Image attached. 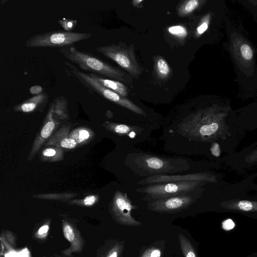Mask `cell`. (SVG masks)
Here are the masks:
<instances>
[{
	"label": "cell",
	"mask_w": 257,
	"mask_h": 257,
	"mask_svg": "<svg viewBox=\"0 0 257 257\" xmlns=\"http://www.w3.org/2000/svg\"><path fill=\"white\" fill-rule=\"evenodd\" d=\"M96 50L105 57L112 60L130 75L138 78L143 69L138 63L132 45L119 42L109 45L98 47Z\"/></svg>",
	"instance_id": "3"
},
{
	"label": "cell",
	"mask_w": 257,
	"mask_h": 257,
	"mask_svg": "<svg viewBox=\"0 0 257 257\" xmlns=\"http://www.w3.org/2000/svg\"><path fill=\"white\" fill-rule=\"evenodd\" d=\"M77 20L67 18H63L59 20L58 24L66 31L71 32L74 29L77 24Z\"/></svg>",
	"instance_id": "19"
},
{
	"label": "cell",
	"mask_w": 257,
	"mask_h": 257,
	"mask_svg": "<svg viewBox=\"0 0 257 257\" xmlns=\"http://www.w3.org/2000/svg\"><path fill=\"white\" fill-rule=\"evenodd\" d=\"M199 5L198 0L185 1L178 9V14L180 17L186 16L195 11Z\"/></svg>",
	"instance_id": "16"
},
{
	"label": "cell",
	"mask_w": 257,
	"mask_h": 257,
	"mask_svg": "<svg viewBox=\"0 0 257 257\" xmlns=\"http://www.w3.org/2000/svg\"><path fill=\"white\" fill-rule=\"evenodd\" d=\"M54 123L53 121L48 122L43 127L41 132V136L43 138H48L51 134L54 128Z\"/></svg>",
	"instance_id": "21"
},
{
	"label": "cell",
	"mask_w": 257,
	"mask_h": 257,
	"mask_svg": "<svg viewBox=\"0 0 257 257\" xmlns=\"http://www.w3.org/2000/svg\"><path fill=\"white\" fill-rule=\"evenodd\" d=\"M210 150L211 154L215 157H219L221 155V150L218 143H213L210 146Z\"/></svg>",
	"instance_id": "24"
},
{
	"label": "cell",
	"mask_w": 257,
	"mask_h": 257,
	"mask_svg": "<svg viewBox=\"0 0 257 257\" xmlns=\"http://www.w3.org/2000/svg\"><path fill=\"white\" fill-rule=\"evenodd\" d=\"M191 201V198L189 196H178L157 201L155 203L161 208L171 210L183 207Z\"/></svg>",
	"instance_id": "10"
},
{
	"label": "cell",
	"mask_w": 257,
	"mask_h": 257,
	"mask_svg": "<svg viewBox=\"0 0 257 257\" xmlns=\"http://www.w3.org/2000/svg\"><path fill=\"white\" fill-rule=\"evenodd\" d=\"M43 154L45 156L52 157L56 154V151L52 149H47L43 151Z\"/></svg>",
	"instance_id": "31"
},
{
	"label": "cell",
	"mask_w": 257,
	"mask_h": 257,
	"mask_svg": "<svg viewBox=\"0 0 257 257\" xmlns=\"http://www.w3.org/2000/svg\"><path fill=\"white\" fill-rule=\"evenodd\" d=\"M168 31L170 34L181 38H185L187 35L186 29L181 25L171 26Z\"/></svg>",
	"instance_id": "18"
},
{
	"label": "cell",
	"mask_w": 257,
	"mask_h": 257,
	"mask_svg": "<svg viewBox=\"0 0 257 257\" xmlns=\"http://www.w3.org/2000/svg\"><path fill=\"white\" fill-rule=\"evenodd\" d=\"M223 207L227 209L244 212L257 211V201L246 200L235 201L225 203Z\"/></svg>",
	"instance_id": "13"
},
{
	"label": "cell",
	"mask_w": 257,
	"mask_h": 257,
	"mask_svg": "<svg viewBox=\"0 0 257 257\" xmlns=\"http://www.w3.org/2000/svg\"><path fill=\"white\" fill-rule=\"evenodd\" d=\"M33 231V237L38 241H44L48 236L51 221L47 220L39 223Z\"/></svg>",
	"instance_id": "14"
},
{
	"label": "cell",
	"mask_w": 257,
	"mask_h": 257,
	"mask_svg": "<svg viewBox=\"0 0 257 257\" xmlns=\"http://www.w3.org/2000/svg\"><path fill=\"white\" fill-rule=\"evenodd\" d=\"M48 99V94L43 92L24 101L17 106V108L24 112H32L36 109L38 106L46 104Z\"/></svg>",
	"instance_id": "8"
},
{
	"label": "cell",
	"mask_w": 257,
	"mask_h": 257,
	"mask_svg": "<svg viewBox=\"0 0 257 257\" xmlns=\"http://www.w3.org/2000/svg\"><path fill=\"white\" fill-rule=\"evenodd\" d=\"M160 176V177H152L151 179H149L150 180L149 182H166V181H179V182H185V181H194V180H196L199 181V180H208L210 179L209 177H207L206 175L203 174H191L187 175H183V176Z\"/></svg>",
	"instance_id": "12"
},
{
	"label": "cell",
	"mask_w": 257,
	"mask_h": 257,
	"mask_svg": "<svg viewBox=\"0 0 257 257\" xmlns=\"http://www.w3.org/2000/svg\"><path fill=\"white\" fill-rule=\"evenodd\" d=\"M60 144L63 148L72 149L75 147L77 143L73 139L66 138L61 141Z\"/></svg>",
	"instance_id": "23"
},
{
	"label": "cell",
	"mask_w": 257,
	"mask_h": 257,
	"mask_svg": "<svg viewBox=\"0 0 257 257\" xmlns=\"http://www.w3.org/2000/svg\"><path fill=\"white\" fill-rule=\"evenodd\" d=\"M88 33L69 32L65 30L53 31L38 34L28 39L25 46L28 48H59L73 45L75 43L89 39Z\"/></svg>",
	"instance_id": "2"
},
{
	"label": "cell",
	"mask_w": 257,
	"mask_h": 257,
	"mask_svg": "<svg viewBox=\"0 0 257 257\" xmlns=\"http://www.w3.org/2000/svg\"><path fill=\"white\" fill-rule=\"evenodd\" d=\"M96 200V197L94 196L89 195L84 199L83 204L86 206H91L95 203Z\"/></svg>",
	"instance_id": "27"
},
{
	"label": "cell",
	"mask_w": 257,
	"mask_h": 257,
	"mask_svg": "<svg viewBox=\"0 0 257 257\" xmlns=\"http://www.w3.org/2000/svg\"><path fill=\"white\" fill-rule=\"evenodd\" d=\"M186 257H196V255L193 251H190L187 253Z\"/></svg>",
	"instance_id": "33"
},
{
	"label": "cell",
	"mask_w": 257,
	"mask_h": 257,
	"mask_svg": "<svg viewBox=\"0 0 257 257\" xmlns=\"http://www.w3.org/2000/svg\"><path fill=\"white\" fill-rule=\"evenodd\" d=\"M147 166L153 169H159L164 166L163 161L156 157H151L146 160Z\"/></svg>",
	"instance_id": "20"
},
{
	"label": "cell",
	"mask_w": 257,
	"mask_h": 257,
	"mask_svg": "<svg viewBox=\"0 0 257 257\" xmlns=\"http://www.w3.org/2000/svg\"><path fill=\"white\" fill-rule=\"evenodd\" d=\"M155 70L159 77L162 79H167L171 74V69L168 63L161 57L156 61Z\"/></svg>",
	"instance_id": "15"
},
{
	"label": "cell",
	"mask_w": 257,
	"mask_h": 257,
	"mask_svg": "<svg viewBox=\"0 0 257 257\" xmlns=\"http://www.w3.org/2000/svg\"><path fill=\"white\" fill-rule=\"evenodd\" d=\"M160 251L158 249H155L152 252L150 257H160Z\"/></svg>",
	"instance_id": "32"
},
{
	"label": "cell",
	"mask_w": 257,
	"mask_h": 257,
	"mask_svg": "<svg viewBox=\"0 0 257 257\" xmlns=\"http://www.w3.org/2000/svg\"><path fill=\"white\" fill-rule=\"evenodd\" d=\"M43 88L41 86L38 85H33L29 88L30 92L32 94L35 95L39 94L43 92Z\"/></svg>",
	"instance_id": "28"
},
{
	"label": "cell",
	"mask_w": 257,
	"mask_h": 257,
	"mask_svg": "<svg viewBox=\"0 0 257 257\" xmlns=\"http://www.w3.org/2000/svg\"><path fill=\"white\" fill-rule=\"evenodd\" d=\"M132 206L127 199L118 192L114 199L113 212L117 218L120 216H129Z\"/></svg>",
	"instance_id": "11"
},
{
	"label": "cell",
	"mask_w": 257,
	"mask_h": 257,
	"mask_svg": "<svg viewBox=\"0 0 257 257\" xmlns=\"http://www.w3.org/2000/svg\"><path fill=\"white\" fill-rule=\"evenodd\" d=\"M69 72L76 79L90 92H95L106 99L124 107L136 113L144 115V111L126 97L104 87L92 79L88 73L80 71L70 63L65 62Z\"/></svg>",
	"instance_id": "4"
},
{
	"label": "cell",
	"mask_w": 257,
	"mask_h": 257,
	"mask_svg": "<svg viewBox=\"0 0 257 257\" xmlns=\"http://www.w3.org/2000/svg\"><path fill=\"white\" fill-rule=\"evenodd\" d=\"M234 226V222L232 219L229 218L224 220L222 222V227L226 231H229L232 229Z\"/></svg>",
	"instance_id": "25"
},
{
	"label": "cell",
	"mask_w": 257,
	"mask_h": 257,
	"mask_svg": "<svg viewBox=\"0 0 257 257\" xmlns=\"http://www.w3.org/2000/svg\"><path fill=\"white\" fill-rule=\"evenodd\" d=\"M114 131L117 133L124 134L128 133L130 131V128L125 124H118L115 126Z\"/></svg>",
	"instance_id": "26"
},
{
	"label": "cell",
	"mask_w": 257,
	"mask_h": 257,
	"mask_svg": "<svg viewBox=\"0 0 257 257\" xmlns=\"http://www.w3.org/2000/svg\"><path fill=\"white\" fill-rule=\"evenodd\" d=\"M89 137V133L86 130H81L79 132V138L81 141L87 139Z\"/></svg>",
	"instance_id": "30"
},
{
	"label": "cell",
	"mask_w": 257,
	"mask_h": 257,
	"mask_svg": "<svg viewBox=\"0 0 257 257\" xmlns=\"http://www.w3.org/2000/svg\"><path fill=\"white\" fill-rule=\"evenodd\" d=\"M200 183L199 181H185L157 184L146 188L143 192L156 197H167L185 194L199 186Z\"/></svg>",
	"instance_id": "6"
},
{
	"label": "cell",
	"mask_w": 257,
	"mask_h": 257,
	"mask_svg": "<svg viewBox=\"0 0 257 257\" xmlns=\"http://www.w3.org/2000/svg\"><path fill=\"white\" fill-rule=\"evenodd\" d=\"M88 74L104 87L120 96L126 97L128 95V89L123 83L117 80L104 78L96 74L89 73Z\"/></svg>",
	"instance_id": "7"
},
{
	"label": "cell",
	"mask_w": 257,
	"mask_h": 257,
	"mask_svg": "<svg viewBox=\"0 0 257 257\" xmlns=\"http://www.w3.org/2000/svg\"><path fill=\"white\" fill-rule=\"evenodd\" d=\"M61 224L63 235L70 243L69 247L61 251V254L71 256L74 253H81L86 242L77 227L76 222L70 218H64Z\"/></svg>",
	"instance_id": "5"
},
{
	"label": "cell",
	"mask_w": 257,
	"mask_h": 257,
	"mask_svg": "<svg viewBox=\"0 0 257 257\" xmlns=\"http://www.w3.org/2000/svg\"><path fill=\"white\" fill-rule=\"evenodd\" d=\"M242 57L246 60H250L252 57V51L250 47L247 44H243L240 48Z\"/></svg>",
	"instance_id": "22"
},
{
	"label": "cell",
	"mask_w": 257,
	"mask_h": 257,
	"mask_svg": "<svg viewBox=\"0 0 257 257\" xmlns=\"http://www.w3.org/2000/svg\"><path fill=\"white\" fill-rule=\"evenodd\" d=\"M208 28V24L204 22L202 23L197 29V33L198 35L203 34Z\"/></svg>",
	"instance_id": "29"
},
{
	"label": "cell",
	"mask_w": 257,
	"mask_h": 257,
	"mask_svg": "<svg viewBox=\"0 0 257 257\" xmlns=\"http://www.w3.org/2000/svg\"><path fill=\"white\" fill-rule=\"evenodd\" d=\"M59 51L65 58L77 64L83 70L123 82L129 85L132 84V78L130 74L92 54L78 50L74 45L60 48Z\"/></svg>",
	"instance_id": "1"
},
{
	"label": "cell",
	"mask_w": 257,
	"mask_h": 257,
	"mask_svg": "<svg viewBox=\"0 0 257 257\" xmlns=\"http://www.w3.org/2000/svg\"><path fill=\"white\" fill-rule=\"evenodd\" d=\"M237 162L244 167H251L257 165V142L253 144L237 155Z\"/></svg>",
	"instance_id": "9"
},
{
	"label": "cell",
	"mask_w": 257,
	"mask_h": 257,
	"mask_svg": "<svg viewBox=\"0 0 257 257\" xmlns=\"http://www.w3.org/2000/svg\"><path fill=\"white\" fill-rule=\"evenodd\" d=\"M1 235V242L4 244L7 249L12 250L14 249L16 245V237L13 233L9 230H3Z\"/></svg>",
	"instance_id": "17"
},
{
	"label": "cell",
	"mask_w": 257,
	"mask_h": 257,
	"mask_svg": "<svg viewBox=\"0 0 257 257\" xmlns=\"http://www.w3.org/2000/svg\"><path fill=\"white\" fill-rule=\"evenodd\" d=\"M53 256L54 257H74L73 256H67V255H59V254H55L53 255Z\"/></svg>",
	"instance_id": "34"
},
{
	"label": "cell",
	"mask_w": 257,
	"mask_h": 257,
	"mask_svg": "<svg viewBox=\"0 0 257 257\" xmlns=\"http://www.w3.org/2000/svg\"><path fill=\"white\" fill-rule=\"evenodd\" d=\"M42 257H54L53 255L52 256H42Z\"/></svg>",
	"instance_id": "35"
}]
</instances>
